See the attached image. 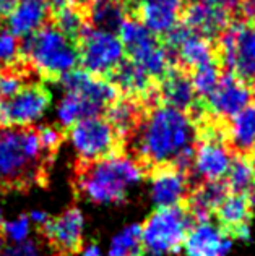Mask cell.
<instances>
[{"instance_id":"40","label":"cell","mask_w":255,"mask_h":256,"mask_svg":"<svg viewBox=\"0 0 255 256\" xmlns=\"http://www.w3.org/2000/svg\"><path fill=\"white\" fill-rule=\"evenodd\" d=\"M17 0H0V20L9 18L12 10L15 8Z\"/></svg>"},{"instance_id":"24","label":"cell","mask_w":255,"mask_h":256,"mask_svg":"<svg viewBox=\"0 0 255 256\" xmlns=\"http://www.w3.org/2000/svg\"><path fill=\"white\" fill-rule=\"evenodd\" d=\"M226 138H229L232 150L240 154L252 152L255 150V104H249L229 118Z\"/></svg>"},{"instance_id":"20","label":"cell","mask_w":255,"mask_h":256,"mask_svg":"<svg viewBox=\"0 0 255 256\" xmlns=\"http://www.w3.org/2000/svg\"><path fill=\"white\" fill-rule=\"evenodd\" d=\"M109 80L130 99H142L143 102L150 104L154 98H158V92L153 84V78L142 66L133 64L132 60L124 58L122 64L112 72Z\"/></svg>"},{"instance_id":"16","label":"cell","mask_w":255,"mask_h":256,"mask_svg":"<svg viewBox=\"0 0 255 256\" xmlns=\"http://www.w3.org/2000/svg\"><path fill=\"white\" fill-rule=\"evenodd\" d=\"M164 44L172 56H176L179 62L187 68L193 70L214 60V49L210 39L195 34L180 23L167 32Z\"/></svg>"},{"instance_id":"19","label":"cell","mask_w":255,"mask_h":256,"mask_svg":"<svg viewBox=\"0 0 255 256\" xmlns=\"http://www.w3.org/2000/svg\"><path fill=\"white\" fill-rule=\"evenodd\" d=\"M180 16H182L180 24L206 39L219 36L229 24V13L208 5L202 0H193V2L184 5Z\"/></svg>"},{"instance_id":"35","label":"cell","mask_w":255,"mask_h":256,"mask_svg":"<svg viewBox=\"0 0 255 256\" xmlns=\"http://www.w3.org/2000/svg\"><path fill=\"white\" fill-rule=\"evenodd\" d=\"M36 133H38V138H39V141H41V146L46 151V154L56 151L64 140V133L60 132L59 128L51 126V125L39 126L36 130Z\"/></svg>"},{"instance_id":"28","label":"cell","mask_w":255,"mask_h":256,"mask_svg":"<svg viewBox=\"0 0 255 256\" xmlns=\"http://www.w3.org/2000/svg\"><path fill=\"white\" fill-rule=\"evenodd\" d=\"M226 185L231 193H249L255 188V174L250 159L245 154L232 158L229 170L226 174Z\"/></svg>"},{"instance_id":"33","label":"cell","mask_w":255,"mask_h":256,"mask_svg":"<svg viewBox=\"0 0 255 256\" xmlns=\"http://www.w3.org/2000/svg\"><path fill=\"white\" fill-rule=\"evenodd\" d=\"M0 232H2V237L9 240L10 244H20V242L28 240L31 234V220L28 216H20L17 219L4 220Z\"/></svg>"},{"instance_id":"26","label":"cell","mask_w":255,"mask_h":256,"mask_svg":"<svg viewBox=\"0 0 255 256\" xmlns=\"http://www.w3.org/2000/svg\"><path fill=\"white\" fill-rule=\"evenodd\" d=\"M221 227L229 234L234 228L244 224H249L252 218V206L244 193H229L221 201V204L214 211Z\"/></svg>"},{"instance_id":"23","label":"cell","mask_w":255,"mask_h":256,"mask_svg":"<svg viewBox=\"0 0 255 256\" xmlns=\"http://www.w3.org/2000/svg\"><path fill=\"white\" fill-rule=\"evenodd\" d=\"M48 12V0H17L15 8L7 18L9 31L17 38L30 36L44 26Z\"/></svg>"},{"instance_id":"34","label":"cell","mask_w":255,"mask_h":256,"mask_svg":"<svg viewBox=\"0 0 255 256\" xmlns=\"http://www.w3.org/2000/svg\"><path fill=\"white\" fill-rule=\"evenodd\" d=\"M0 256H52L41 242L25 240L20 244H10L0 246Z\"/></svg>"},{"instance_id":"14","label":"cell","mask_w":255,"mask_h":256,"mask_svg":"<svg viewBox=\"0 0 255 256\" xmlns=\"http://www.w3.org/2000/svg\"><path fill=\"white\" fill-rule=\"evenodd\" d=\"M127 12L153 34H167L179 23L184 0H124Z\"/></svg>"},{"instance_id":"37","label":"cell","mask_w":255,"mask_h":256,"mask_svg":"<svg viewBox=\"0 0 255 256\" xmlns=\"http://www.w3.org/2000/svg\"><path fill=\"white\" fill-rule=\"evenodd\" d=\"M240 10H242L244 16L247 18V22L255 24V0H242Z\"/></svg>"},{"instance_id":"3","label":"cell","mask_w":255,"mask_h":256,"mask_svg":"<svg viewBox=\"0 0 255 256\" xmlns=\"http://www.w3.org/2000/svg\"><path fill=\"white\" fill-rule=\"evenodd\" d=\"M48 154L36 130L0 126V190L26 188L43 175Z\"/></svg>"},{"instance_id":"5","label":"cell","mask_w":255,"mask_h":256,"mask_svg":"<svg viewBox=\"0 0 255 256\" xmlns=\"http://www.w3.org/2000/svg\"><path fill=\"white\" fill-rule=\"evenodd\" d=\"M20 58L48 80H60L80 65L77 42L56 24H44L26 36L20 46Z\"/></svg>"},{"instance_id":"17","label":"cell","mask_w":255,"mask_h":256,"mask_svg":"<svg viewBox=\"0 0 255 256\" xmlns=\"http://www.w3.org/2000/svg\"><path fill=\"white\" fill-rule=\"evenodd\" d=\"M189 174L174 166L154 167L150 177V198L156 208L182 206L189 196Z\"/></svg>"},{"instance_id":"11","label":"cell","mask_w":255,"mask_h":256,"mask_svg":"<svg viewBox=\"0 0 255 256\" xmlns=\"http://www.w3.org/2000/svg\"><path fill=\"white\" fill-rule=\"evenodd\" d=\"M69 140L80 162H93L116 151L117 133L103 117H88L69 128Z\"/></svg>"},{"instance_id":"1","label":"cell","mask_w":255,"mask_h":256,"mask_svg":"<svg viewBox=\"0 0 255 256\" xmlns=\"http://www.w3.org/2000/svg\"><path fill=\"white\" fill-rule=\"evenodd\" d=\"M197 134L195 122L185 112L164 104L151 107L130 134L133 158L146 169L172 166L180 154L193 148Z\"/></svg>"},{"instance_id":"22","label":"cell","mask_w":255,"mask_h":256,"mask_svg":"<svg viewBox=\"0 0 255 256\" xmlns=\"http://www.w3.org/2000/svg\"><path fill=\"white\" fill-rule=\"evenodd\" d=\"M227 194H229V188H227L224 180L216 182H203L198 185L195 190L189 193L185 200V210L189 211L193 222H208L211 214L216 211V208L221 204Z\"/></svg>"},{"instance_id":"31","label":"cell","mask_w":255,"mask_h":256,"mask_svg":"<svg viewBox=\"0 0 255 256\" xmlns=\"http://www.w3.org/2000/svg\"><path fill=\"white\" fill-rule=\"evenodd\" d=\"M54 16H56V23L54 24H56L67 38L77 42L80 34H82V31L86 26L85 13L80 10L77 5H72L57 13H54Z\"/></svg>"},{"instance_id":"36","label":"cell","mask_w":255,"mask_h":256,"mask_svg":"<svg viewBox=\"0 0 255 256\" xmlns=\"http://www.w3.org/2000/svg\"><path fill=\"white\" fill-rule=\"evenodd\" d=\"M202 2L216 6V8H221V10H224L227 13L239 10L240 5H242V0H202Z\"/></svg>"},{"instance_id":"6","label":"cell","mask_w":255,"mask_h":256,"mask_svg":"<svg viewBox=\"0 0 255 256\" xmlns=\"http://www.w3.org/2000/svg\"><path fill=\"white\" fill-rule=\"evenodd\" d=\"M117 36L129 60L142 66L151 78H163L172 68L171 50L137 18H125L117 28Z\"/></svg>"},{"instance_id":"18","label":"cell","mask_w":255,"mask_h":256,"mask_svg":"<svg viewBox=\"0 0 255 256\" xmlns=\"http://www.w3.org/2000/svg\"><path fill=\"white\" fill-rule=\"evenodd\" d=\"M232 242L234 238L223 227L198 222L190 227L182 248L187 256H227Z\"/></svg>"},{"instance_id":"13","label":"cell","mask_w":255,"mask_h":256,"mask_svg":"<svg viewBox=\"0 0 255 256\" xmlns=\"http://www.w3.org/2000/svg\"><path fill=\"white\" fill-rule=\"evenodd\" d=\"M41 230L54 252L75 254L82 248L85 216L78 208H69L57 218H51Z\"/></svg>"},{"instance_id":"12","label":"cell","mask_w":255,"mask_h":256,"mask_svg":"<svg viewBox=\"0 0 255 256\" xmlns=\"http://www.w3.org/2000/svg\"><path fill=\"white\" fill-rule=\"evenodd\" d=\"M52 96L41 83H28L15 96L0 100V126L25 128L44 117Z\"/></svg>"},{"instance_id":"21","label":"cell","mask_w":255,"mask_h":256,"mask_svg":"<svg viewBox=\"0 0 255 256\" xmlns=\"http://www.w3.org/2000/svg\"><path fill=\"white\" fill-rule=\"evenodd\" d=\"M159 82L161 84L158 98H161L164 106L174 107L182 112H192L195 109L200 99L193 90L190 76L185 72L172 66L163 78H159Z\"/></svg>"},{"instance_id":"30","label":"cell","mask_w":255,"mask_h":256,"mask_svg":"<svg viewBox=\"0 0 255 256\" xmlns=\"http://www.w3.org/2000/svg\"><path fill=\"white\" fill-rule=\"evenodd\" d=\"M219 78H221V73H219V65L216 60L193 68V75L190 80H192L197 98L205 100L211 94L214 88H216Z\"/></svg>"},{"instance_id":"42","label":"cell","mask_w":255,"mask_h":256,"mask_svg":"<svg viewBox=\"0 0 255 256\" xmlns=\"http://www.w3.org/2000/svg\"><path fill=\"white\" fill-rule=\"evenodd\" d=\"M249 159H250V162H252V167H253V174H255V150L250 152V158H249Z\"/></svg>"},{"instance_id":"29","label":"cell","mask_w":255,"mask_h":256,"mask_svg":"<svg viewBox=\"0 0 255 256\" xmlns=\"http://www.w3.org/2000/svg\"><path fill=\"white\" fill-rule=\"evenodd\" d=\"M127 6L124 0H104L93 5L91 20L93 26L107 31H117L120 23L127 18Z\"/></svg>"},{"instance_id":"9","label":"cell","mask_w":255,"mask_h":256,"mask_svg":"<svg viewBox=\"0 0 255 256\" xmlns=\"http://www.w3.org/2000/svg\"><path fill=\"white\" fill-rule=\"evenodd\" d=\"M219 62L244 82L255 80V24L232 22L219 34Z\"/></svg>"},{"instance_id":"38","label":"cell","mask_w":255,"mask_h":256,"mask_svg":"<svg viewBox=\"0 0 255 256\" xmlns=\"http://www.w3.org/2000/svg\"><path fill=\"white\" fill-rule=\"evenodd\" d=\"M28 218H30V220L33 222V224H36L39 228H41L44 224H48V220L51 219L49 214L44 212V211H31V214L28 216Z\"/></svg>"},{"instance_id":"7","label":"cell","mask_w":255,"mask_h":256,"mask_svg":"<svg viewBox=\"0 0 255 256\" xmlns=\"http://www.w3.org/2000/svg\"><path fill=\"white\" fill-rule=\"evenodd\" d=\"M193 220L185 206L158 208L142 224L143 250L150 256L179 253Z\"/></svg>"},{"instance_id":"8","label":"cell","mask_w":255,"mask_h":256,"mask_svg":"<svg viewBox=\"0 0 255 256\" xmlns=\"http://www.w3.org/2000/svg\"><path fill=\"white\" fill-rule=\"evenodd\" d=\"M77 47L80 65L95 76L109 78L125 58L124 46L116 32L96 26H85Z\"/></svg>"},{"instance_id":"10","label":"cell","mask_w":255,"mask_h":256,"mask_svg":"<svg viewBox=\"0 0 255 256\" xmlns=\"http://www.w3.org/2000/svg\"><path fill=\"white\" fill-rule=\"evenodd\" d=\"M195 143L190 172L203 182L223 180L232 162V154L226 144V134L223 130L214 125H208L200 132Z\"/></svg>"},{"instance_id":"41","label":"cell","mask_w":255,"mask_h":256,"mask_svg":"<svg viewBox=\"0 0 255 256\" xmlns=\"http://www.w3.org/2000/svg\"><path fill=\"white\" fill-rule=\"evenodd\" d=\"M80 256H104L103 250L96 244H90L80 250Z\"/></svg>"},{"instance_id":"2","label":"cell","mask_w":255,"mask_h":256,"mask_svg":"<svg viewBox=\"0 0 255 256\" xmlns=\"http://www.w3.org/2000/svg\"><path fill=\"white\" fill-rule=\"evenodd\" d=\"M146 167L133 156L111 152L78 167L77 190L95 204H117L145 178Z\"/></svg>"},{"instance_id":"32","label":"cell","mask_w":255,"mask_h":256,"mask_svg":"<svg viewBox=\"0 0 255 256\" xmlns=\"http://www.w3.org/2000/svg\"><path fill=\"white\" fill-rule=\"evenodd\" d=\"M22 62L20 42L9 30H0V70Z\"/></svg>"},{"instance_id":"44","label":"cell","mask_w":255,"mask_h":256,"mask_svg":"<svg viewBox=\"0 0 255 256\" xmlns=\"http://www.w3.org/2000/svg\"><path fill=\"white\" fill-rule=\"evenodd\" d=\"M253 98H255V82H253Z\"/></svg>"},{"instance_id":"4","label":"cell","mask_w":255,"mask_h":256,"mask_svg":"<svg viewBox=\"0 0 255 256\" xmlns=\"http://www.w3.org/2000/svg\"><path fill=\"white\" fill-rule=\"evenodd\" d=\"M64 96L57 106L60 126L70 128L88 117H96L117 99V88L111 80L95 76L85 70H72L59 80Z\"/></svg>"},{"instance_id":"15","label":"cell","mask_w":255,"mask_h":256,"mask_svg":"<svg viewBox=\"0 0 255 256\" xmlns=\"http://www.w3.org/2000/svg\"><path fill=\"white\" fill-rule=\"evenodd\" d=\"M252 91L247 82L227 72L221 75L216 88L211 91L203 102L206 110H210L218 118H231L250 104Z\"/></svg>"},{"instance_id":"25","label":"cell","mask_w":255,"mask_h":256,"mask_svg":"<svg viewBox=\"0 0 255 256\" xmlns=\"http://www.w3.org/2000/svg\"><path fill=\"white\" fill-rule=\"evenodd\" d=\"M140 107L135 99L117 98L106 109V120L111 124L119 140L129 138L140 122Z\"/></svg>"},{"instance_id":"39","label":"cell","mask_w":255,"mask_h":256,"mask_svg":"<svg viewBox=\"0 0 255 256\" xmlns=\"http://www.w3.org/2000/svg\"><path fill=\"white\" fill-rule=\"evenodd\" d=\"M48 5L54 13H57L60 10L67 8V6H72L77 4H75V0H48Z\"/></svg>"},{"instance_id":"43","label":"cell","mask_w":255,"mask_h":256,"mask_svg":"<svg viewBox=\"0 0 255 256\" xmlns=\"http://www.w3.org/2000/svg\"><path fill=\"white\" fill-rule=\"evenodd\" d=\"M91 2H93V5H95V4H99V2H104V0H91Z\"/></svg>"},{"instance_id":"27","label":"cell","mask_w":255,"mask_h":256,"mask_svg":"<svg viewBox=\"0 0 255 256\" xmlns=\"http://www.w3.org/2000/svg\"><path fill=\"white\" fill-rule=\"evenodd\" d=\"M142 224H130L119 230L109 244L107 256H143Z\"/></svg>"}]
</instances>
